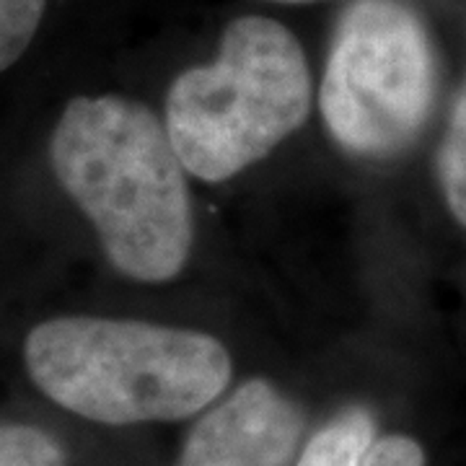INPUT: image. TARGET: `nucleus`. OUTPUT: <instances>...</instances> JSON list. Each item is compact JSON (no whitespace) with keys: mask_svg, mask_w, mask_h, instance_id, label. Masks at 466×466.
Wrapping results in <instances>:
<instances>
[{"mask_svg":"<svg viewBox=\"0 0 466 466\" xmlns=\"http://www.w3.org/2000/svg\"><path fill=\"white\" fill-rule=\"evenodd\" d=\"M50 161L122 275L167 283L182 272L195 233L187 168L148 106L76 96L55 125Z\"/></svg>","mask_w":466,"mask_h":466,"instance_id":"1","label":"nucleus"},{"mask_svg":"<svg viewBox=\"0 0 466 466\" xmlns=\"http://www.w3.org/2000/svg\"><path fill=\"white\" fill-rule=\"evenodd\" d=\"M0 466H66V456L47 433L0 422Z\"/></svg>","mask_w":466,"mask_h":466,"instance_id":"9","label":"nucleus"},{"mask_svg":"<svg viewBox=\"0 0 466 466\" xmlns=\"http://www.w3.org/2000/svg\"><path fill=\"white\" fill-rule=\"evenodd\" d=\"M47 0H0V73L29 50Z\"/></svg>","mask_w":466,"mask_h":466,"instance_id":"8","label":"nucleus"},{"mask_svg":"<svg viewBox=\"0 0 466 466\" xmlns=\"http://www.w3.org/2000/svg\"><path fill=\"white\" fill-rule=\"evenodd\" d=\"M311 76L299 39L265 16L236 18L218 57L184 70L167 96V130L184 168L226 182L306 122Z\"/></svg>","mask_w":466,"mask_h":466,"instance_id":"3","label":"nucleus"},{"mask_svg":"<svg viewBox=\"0 0 466 466\" xmlns=\"http://www.w3.org/2000/svg\"><path fill=\"white\" fill-rule=\"evenodd\" d=\"M296 466H425V451L407 435L376 438L373 417L355 407L327 422Z\"/></svg>","mask_w":466,"mask_h":466,"instance_id":"6","label":"nucleus"},{"mask_svg":"<svg viewBox=\"0 0 466 466\" xmlns=\"http://www.w3.org/2000/svg\"><path fill=\"white\" fill-rule=\"evenodd\" d=\"M278 3H309V0H278Z\"/></svg>","mask_w":466,"mask_h":466,"instance_id":"10","label":"nucleus"},{"mask_svg":"<svg viewBox=\"0 0 466 466\" xmlns=\"http://www.w3.org/2000/svg\"><path fill=\"white\" fill-rule=\"evenodd\" d=\"M24 358L52 401L106 425L182 420L231 381V358L216 337L133 319L42 321Z\"/></svg>","mask_w":466,"mask_h":466,"instance_id":"2","label":"nucleus"},{"mask_svg":"<svg viewBox=\"0 0 466 466\" xmlns=\"http://www.w3.org/2000/svg\"><path fill=\"white\" fill-rule=\"evenodd\" d=\"M433 99L435 55L420 16L401 0H355L319 91L329 135L355 156H394L422 133Z\"/></svg>","mask_w":466,"mask_h":466,"instance_id":"4","label":"nucleus"},{"mask_svg":"<svg viewBox=\"0 0 466 466\" xmlns=\"http://www.w3.org/2000/svg\"><path fill=\"white\" fill-rule=\"evenodd\" d=\"M438 179L451 216L466 228V84L453 101L449 127L438 150Z\"/></svg>","mask_w":466,"mask_h":466,"instance_id":"7","label":"nucleus"},{"mask_svg":"<svg viewBox=\"0 0 466 466\" xmlns=\"http://www.w3.org/2000/svg\"><path fill=\"white\" fill-rule=\"evenodd\" d=\"M303 417L272 386L254 379L192 428L177 466H288Z\"/></svg>","mask_w":466,"mask_h":466,"instance_id":"5","label":"nucleus"}]
</instances>
